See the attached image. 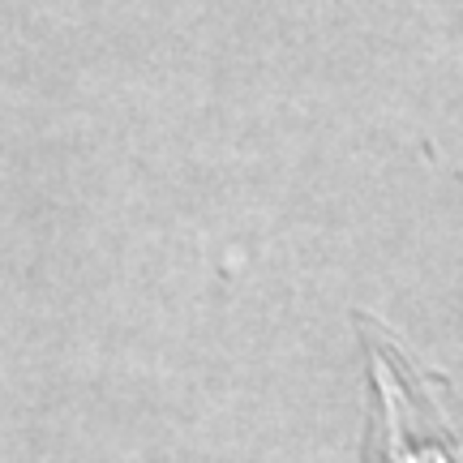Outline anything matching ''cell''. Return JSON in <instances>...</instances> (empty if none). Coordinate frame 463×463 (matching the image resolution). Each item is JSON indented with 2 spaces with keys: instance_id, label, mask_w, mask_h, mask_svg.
I'll return each mask as SVG.
<instances>
[{
  "instance_id": "obj_1",
  "label": "cell",
  "mask_w": 463,
  "mask_h": 463,
  "mask_svg": "<svg viewBox=\"0 0 463 463\" xmlns=\"http://www.w3.org/2000/svg\"><path fill=\"white\" fill-rule=\"evenodd\" d=\"M369 369L378 386V416L369 425L364 463H463V442L450 430L442 386L425 378L395 339L364 317Z\"/></svg>"
}]
</instances>
